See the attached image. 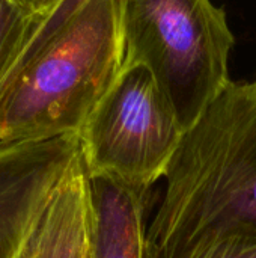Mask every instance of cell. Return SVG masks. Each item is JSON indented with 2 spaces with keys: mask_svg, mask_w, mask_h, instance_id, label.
<instances>
[{
  "mask_svg": "<svg viewBox=\"0 0 256 258\" xmlns=\"http://www.w3.org/2000/svg\"><path fill=\"white\" fill-rule=\"evenodd\" d=\"M146 230V258H180L202 236L256 228V80L229 82L184 133Z\"/></svg>",
  "mask_w": 256,
  "mask_h": 258,
  "instance_id": "2",
  "label": "cell"
},
{
  "mask_svg": "<svg viewBox=\"0 0 256 258\" xmlns=\"http://www.w3.org/2000/svg\"><path fill=\"white\" fill-rule=\"evenodd\" d=\"M9 2H12L18 8L33 15L48 14L51 9H54L60 3V0H9Z\"/></svg>",
  "mask_w": 256,
  "mask_h": 258,
  "instance_id": "10",
  "label": "cell"
},
{
  "mask_svg": "<svg viewBox=\"0 0 256 258\" xmlns=\"http://www.w3.org/2000/svg\"><path fill=\"white\" fill-rule=\"evenodd\" d=\"M180 258H256V228L234 225L211 231Z\"/></svg>",
  "mask_w": 256,
  "mask_h": 258,
  "instance_id": "9",
  "label": "cell"
},
{
  "mask_svg": "<svg viewBox=\"0 0 256 258\" xmlns=\"http://www.w3.org/2000/svg\"><path fill=\"white\" fill-rule=\"evenodd\" d=\"M186 130L143 65H124L80 136L89 177L110 175L151 190L164 178Z\"/></svg>",
  "mask_w": 256,
  "mask_h": 258,
  "instance_id": "4",
  "label": "cell"
},
{
  "mask_svg": "<svg viewBox=\"0 0 256 258\" xmlns=\"http://www.w3.org/2000/svg\"><path fill=\"white\" fill-rule=\"evenodd\" d=\"M124 57L122 0H60L0 86V144L78 135Z\"/></svg>",
  "mask_w": 256,
  "mask_h": 258,
  "instance_id": "1",
  "label": "cell"
},
{
  "mask_svg": "<svg viewBox=\"0 0 256 258\" xmlns=\"http://www.w3.org/2000/svg\"><path fill=\"white\" fill-rule=\"evenodd\" d=\"M80 150L78 135L0 144V258H18Z\"/></svg>",
  "mask_w": 256,
  "mask_h": 258,
  "instance_id": "5",
  "label": "cell"
},
{
  "mask_svg": "<svg viewBox=\"0 0 256 258\" xmlns=\"http://www.w3.org/2000/svg\"><path fill=\"white\" fill-rule=\"evenodd\" d=\"M86 258H92L91 257V243H89V251H88V255H86Z\"/></svg>",
  "mask_w": 256,
  "mask_h": 258,
  "instance_id": "11",
  "label": "cell"
},
{
  "mask_svg": "<svg viewBox=\"0 0 256 258\" xmlns=\"http://www.w3.org/2000/svg\"><path fill=\"white\" fill-rule=\"evenodd\" d=\"M91 257L146 258V222L151 190L110 175L89 177Z\"/></svg>",
  "mask_w": 256,
  "mask_h": 258,
  "instance_id": "7",
  "label": "cell"
},
{
  "mask_svg": "<svg viewBox=\"0 0 256 258\" xmlns=\"http://www.w3.org/2000/svg\"><path fill=\"white\" fill-rule=\"evenodd\" d=\"M124 65H143L190 130L229 85L234 35L211 0H122Z\"/></svg>",
  "mask_w": 256,
  "mask_h": 258,
  "instance_id": "3",
  "label": "cell"
},
{
  "mask_svg": "<svg viewBox=\"0 0 256 258\" xmlns=\"http://www.w3.org/2000/svg\"><path fill=\"white\" fill-rule=\"evenodd\" d=\"M45 15L29 14L9 0H0V86Z\"/></svg>",
  "mask_w": 256,
  "mask_h": 258,
  "instance_id": "8",
  "label": "cell"
},
{
  "mask_svg": "<svg viewBox=\"0 0 256 258\" xmlns=\"http://www.w3.org/2000/svg\"><path fill=\"white\" fill-rule=\"evenodd\" d=\"M89 243V175L80 150L54 189L18 258H86Z\"/></svg>",
  "mask_w": 256,
  "mask_h": 258,
  "instance_id": "6",
  "label": "cell"
}]
</instances>
